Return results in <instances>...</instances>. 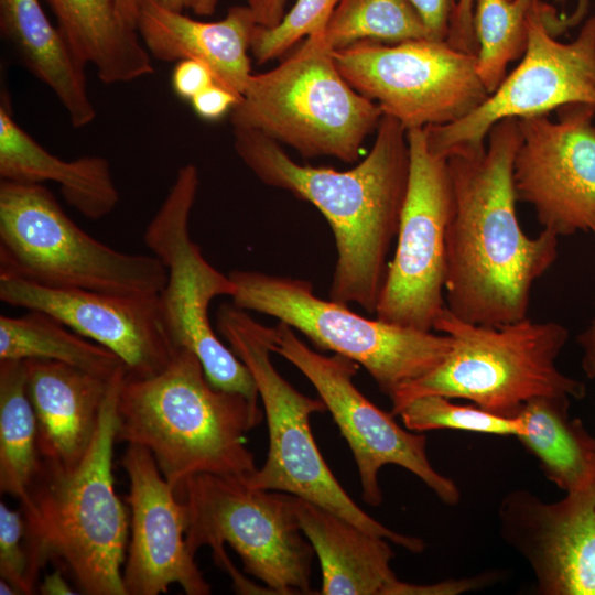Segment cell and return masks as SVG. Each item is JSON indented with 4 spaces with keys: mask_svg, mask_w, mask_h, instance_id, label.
Returning <instances> with one entry per match:
<instances>
[{
    "mask_svg": "<svg viewBox=\"0 0 595 595\" xmlns=\"http://www.w3.org/2000/svg\"><path fill=\"white\" fill-rule=\"evenodd\" d=\"M519 120L491 127L486 145L450 155L453 207L446 230V309L478 325L528 317L533 284L555 262L559 237L524 234L513 186Z\"/></svg>",
    "mask_w": 595,
    "mask_h": 595,
    "instance_id": "obj_1",
    "label": "cell"
},
{
    "mask_svg": "<svg viewBox=\"0 0 595 595\" xmlns=\"http://www.w3.org/2000/svg\"><path fill=\"white\" fill-rule=\"evenodd\" d=\"M232 130L237 155L263 184L311 203L328 221L337 249L329 300L375 313L408 190L410 153L403 126L382 116L370 151L347 171L299 164L264 134Z\"/></svg>",
    "mask_w": 595,
    "mask_h": 595,
    "instance_id": "obj_2",
    "label": "cell"
},
{
    "mask_svg": "<svg viewBox=\"0 0 595 595\" xmlns=\"http://www.w3.org/2000/svg\"><path fill=\"white\" fill-rule=\"evenodd\" d=\"M125 375L122 367L110 379L97 430L82 459L67 467L40 457L20 500L33 594L41 570L51 561L80 594L127 595L121 566L128 519L112 475L117 401Z\"/></svg>",
    "mask_w": 595,
    "mask_h": 595,
    "instance_id": "obj_3",
    "label": "cell"
},
{
    "mask_svg": "<svg viewBox=\"0 0 595 595\" xmlns=\"http://www.w3.org/2000/svg\"><path fill=\"white\" fill-rule=\"evenodd\" d=\"M263 415L258 402L214 387L198 357L178 348L151 377L125 375L117 441L149 450L174 490L198 474L246 480L257 470L246 434Z\"/></svg>",
    "mask_w": 595,
    "mask_h": 595,
    "instance_id": "obj_4",
    "label": "cell"
},
{
    "mask_svg": "<svg viewBox=\"0 0 595 595\" xmlns=\"http://www.w3.org/2000/svg\"><path fill=\"white\" fill-rule=\"evenodd\" d=\"M434 331L448 335L452 348L433 370L390 397L394 415L410 401L432 394L465 399L509 418L534 398L585 397V385L556 367L569 338V331L558 322L526 317L486 326L465 322L445 309Z\"/></svg>",
    "mask_w": 595,
    "mask_h": 595,
    "instance_id": "obj_5",
    "label": "cell"
},
{
    "mask_svg": "<svg viewBox=\"0 0 595 595\" xmlns=\"http://www.w3.org/2000/svg\"><path fill=\"white\" fill-rule=\"evenodd\" d=\"M333 51L323 33L314 34L274 68L251 74L230 111L232 128L260 132L303 158L357 161L383 113L343 77Z\"/></svg>",
    "mask_w": 595,
    "mask_h": 595,
    "instance_id": "obj_6",
    "label": "cell"
},
{
    "mask_svg": "<svg viewBox=\"0 0 595 595\" xmlns=\"http://www.w3.org/2000/svg\"><path fill=\"white\" fill-rule=\"evenodd\" d=\"M217 329L250 371L269 433V450L261 468L245 482L255 488L280 490L314 502L363 530L420 553L422 539L396 532L365 512L349 497L324 461L314 440L310 418L326 410L323 401L296 390L273 366L270 354L273 327L266 326L234 304L217 312Z\"/></svg>",
    "mask_w": 595,
    "mask_h": 595,
    "instance_id": "obj_7",
    "label": "cell"
},
{
    "mask_svg": "<svg viewBox=\"0 0 595 595\" xmlns=\"http://www.w3.org/2000/svg\"><path fill=\"white\" fill-rule=\"evenodd\" d=\"M0 275L120 295H159L167 280L152 253L122 252L84 231L43 184L4 180Z\"/></svg>",
    "mask_w": 595,
    "mask_h": 595,
    "instance_id": "obj_8",
    "label": "cell"
},
{
    "mask_svg": "<svg viewBox=\"0 0 595 595\" xmlns=\"http://www.w3.org/2000/svg\"><path fill=\"white\" fill-rule=\"evenodd\" d=\"M174 491L185 508L186 542L194 555L208 545L216 564L235 578L240 573L225 553L226 543L270 594L315 593L314 550L299 522L296 496L214 474L192 476Z\"/></svg>",
    "mask_w": 595,
    "mask_h": 595,
    "instance_id": "obj_9",
    "label": "cell"
},
{
    "mask_svg": "<svg viewBox=\"0 0 595 595\" xmlns=\"http://www.w3.org/2000/svg\"><path fill=\"white\" fill-rule=\"evenodd\" d=\"M232 304L262 313L305 335L316 347L363 366L389 398L439 366L452 338L364 317L347 304L323 300L310 282L252 270H232Z\"/></svg>",
    "mask_w": 595,
    "mask_h": 595,
    "instance_id": "obj_10",
    "label": "cell"
},
{
    "mask_svg": "<svg viewBox=\"0 0 595 595\" xmlns=\"http://www.w3.org/2000/svg\"><path fill=\"white\" fill-rule=\"evenodd\" d=\"M199 186L194 164L182 165L161 206L143 234L147 248L167 271L160 302L175 348H186L201 360L216 388L258 402V389L246 365L213 329L208 310L220 295L232 296L236 285L214 268L190 234L191 213Z\"/></svg>",
    "mask_w": 595,
    "mask_h": 595,
    "instance_id": "obj_11",
    "label": "cell"
},
{
    "mask_svg": "<svg viewBox=\"0 0 595 595\" xmlns=\"http://www.w3.org/2000/svg\"><path fill=\"white\" fill-rule=\"evenodd\" d=\"M333 55L348 84L407 131L457 121L489 96L476 55L445 41L364 40Z\"/></svg>",
    "mask_w": 595,
    "mask_h": 595,
    "instance_id": "obj_12",
    "label": "cell"
},
{
    "mask_svg": "<svg viewBox=\"0 0 595 595\" xmlns=\"http://www.w3.org/2000/svg\"><path fill=\"white\" fill-rule=\"evenodd\" d=\"M552 7L538 0L529 14L528 44L519 65L462 119L423 128L430 150L447 159L486 145L489 130L506 118H529L574 104H595V17L569 43L549 31Z\"/></svg>",
    "mask_w": 595,
    "mask_h": 595,
    "instance_id": "obj_13",
    "label": "cell"
},
{
    "mask_svg": "<svg viewBox=\"0 0 595 595\" xmlns=\"http://www.w3.org/2000/svg\"><path fill=\"white\" fill-rule=\"evenodd\" d=\"M272 351L294 365L316 389L349 445L363 498L368 505L382 502L378 475L387 464L414 474L442 502L458 504L457 485L436 472L429 461L425 435L400 426L394 414L379 409L354 385L359 368L357 363L337 354L325 356L311 349L283 322L273 327Z\"/></svg>",
    "mask_w": 595,
    "mask_h": 595,
    "instance_id": "obj_14",
    "label": "cell"
},
{
    "mask_svg": "<svg viewBox=\"0 0 595 595\" xmlns=\"http://www.w3.org/2000/svg\"><path fill=\"white\" fill-rule=\"evenodd\" d=\"M410 170L394 257L376 309L380 321L434 331L446 309V230L453 193L445 158L434 154L424 129L407 131Z\"/></svg>",
    "mask_w": 595,
    "mask_h": 595,
    "instance_id": "obj_15",
    "label": "cell"
},
{
    "mask_svg": "<svg viewBox=\"0 0 595 595\" xmlns=\"http://www.w3.org/2000/svg\"><path fill=\"white\" fill-rule=\"evenodd\" d=\"M519 120L513 160L517 199L529 204L542 229L558 237H595V104L574 102Z\"/></svg>",
    "mask_w": 595,
    "mask_h": 595,
    "instance_id": "obj_16",
    "label": "cell"
},
{
    "mask_svg": "<svg viewBox=\"0 0 595 595\" xmlns=\"http://www.w3.org/2000/svg\"><path fill=\"white\" fill-rule=\"evenodd\" d=\"M159 295L53 288L0 275L3 303L50 314L117 355L131 378L158 374L178 349L166 328Z\"/></svg>",
    "mask_w": 595,
    "mask_h": 595,
    "instance_id": "obj_17",
    "label": "cell"
},
{
    "mask_svg": "<svg viewBox=\"0 0 595 595\" xmlns=\"http://www.w3.org/2000/svg\"><path fill=\"white\" fill-rule=\"evenodd\" d=\"M121 465L129 478L131 510V539L122 571L127 595H158L171 584L187 595L210 594L186 542L184 505L150 451L128 444Z\"/></svg>",
    "mask_w": 595,
    "mask_h": 595,
    "instance_id": "obj_18",
    "label": "cell"
},
{
    "mask_svg": "<svg viewBox=\"0 0 595 595\" xmlns=\"http://www.w3.org/2000/svg\"><path fill=\"white\" fill-rule=\"evenodd\" d=\"M502 539L530 565L542 595H595V507L547 502L518 489L498 510Z\"/></svg>",
    "mask_w": 595,
    "mask_h": 595,
    "instance_id": "obj_19",
    "label": "cell"
},
{
    "mask_svg": "<svg viewBox=\"0 0 595 595\" xmlns=\"http://www.w3.org/2000/svg\"><path fill=\"white\" fill-rule=\"evenodd\" d=\"M301 529L317 555L323 595H453L455 581L418 585L400 581L391 570L394 554L387 539L374 536L340 516L296 497Z\"/></svg>",
    "mask_w": 595,
    "mask_h": 595,
    "instance_id": "obj_20",
    "label": "cell"
},
{
    "mask_svg": "<svg viewBox=\"0 0 595 595\" xmlns=\"http://www.w3.org/2000/svg\"><path fill=\"white\" fill-rule=\"evenodd\" d=\"M257 22L248 6H236L215 22H204L145 0L137 31L151 56L163 62L195 60L217 84L239 97L251 76L248 52Z\"/></svg>",
    "mask_w": 595,
    "mask_h": 595,
    "instance_id": "obj_21",
    "label": "cell"
},
{
    "mask_svg": "<svg viewBox=\"0 0 595 595\" xmlns=\"http://www.w3.org/2000/svg\"><path fill=\"white\" fill-rule=\"evenodd\" d=\"M23 363L40 457L72 467L91 443L112 377L104 379L54 360Z\"/></svg>",
    "mask_w": 595,
    "mask_h": 595,
    "instance_id": "obj_22",
    "label": "cell"
},
{
    "mask_svg": "<svg viewBox=\"0 0 595 595\" xmlns=\"http://www.w3.org/2000/svg\"><path fill=\"white\" fill-rule=\"evenodd\" d=\"M0 177L26 184L54 182L65 202L91 220L112 213L120 199L107 159L85 155L64 161L52 154L17 123L7 99L0 105Z\"/></svg>",
    "mask_w": 595,
    "mask_h": 595,
    "instance_id": "obj_23",
    "label": "cell"
},
{
    "mask_svg": "<svg viewBox=\"0 0 595 595\" xmlns=\"http://www.w3.org/2000/svg\"><path fill=\"white\" fill-rule=\"evenodd\" d=\"M0 29L24 67L57 97L74 128L96 118L86 64L54 26L40 0H0Z\"/></svg>",
    "mask_w": 595,
    "mask_h": 595,
    "instance_id": "obj_24",
    "label": "cell"
},
{
    "mask_svg": "<svg viewBox=\"0 0 595 595\" xmlns=\"http://www.w3.org/2000/svg\"><path fill=\"white\" fill-rule=\"evenodd\" d=\"M569 397H539L517 414V436L540 463L545 477L575 502L595 507V437L580 419L569 415Z\"/></svg>",
    "mask_w": 595,
    "mask_h": 595,
    "instance_id": "obj_25",
    "label": "cell"
},
{
    "mask_svg": "<svg viewBox=\"0 0 595 595\" xmlns=\"http://www.w3.org/2000/svg\"><path fill=\"white\" fill-rule=\"evenodd\" d=\"M76 55L105 84L129 83L153 73L151 55L115 0H46Z\"/></svg>",
    "mask_w": 595,
    "mask_h": 595,
    "instance_id": "obj_26",
    "label": "cell"
},
{
    "mask_svg": "<svg viewBox=\"0 0 595 595\" xmlns=\"http://www.w3.org/2000/svg\"><path fill=\"white\" fill-rule=\"evenodd\" d=\"M45 359L110 379L122 361L109 349L75 333L47 313L0 316V360Z\"/></svg>",
    "mask_w": 595,
    "mask_h": 595,
    "instance_id": "obj_27",
    "label": "cell"
},
{
    "mask_svg": "<svg viewBox=\"0 0 595 595\" xmlns=\"http://www.w3.org/2000/svg\"><path fill=\"white\" fill-rule=\"evenodd\" d=\"M36 416L28 393L23 360H0V489L25 497L37 468Z\"/></svg>",
    "mask_w": 595,
    "mask_h": 595,
    "instance_id": "obj_28",
    "label": "cell"
},
{
    "mask_svg": "<svg viewBox=\"0 0 595 595\" xmlns=\"http://www.w3.org/2000/svg\"><path fill=\"white\" fill-rule=\"evenodd\" d=\"M537 1L474 0L476 72L489 94L506 77L509 63L524 54L529 14Z\"/></svg>",
    "mask_w": 595,
    "mask_h": 595,
    "instance_id": "obj_29",
    "label": "cell"
},
{
    "mask_svg": "<svg viewBox=\"0 0 595 595\" xmlns=\"http://www.w3.org/2000/svg\"><path fill=\"white\" fill-rule=\"evenodd\" d=\"M323 37L332 50H339L364 40L425 39L428 32L408 0H338Z\"/></svg>",
    "mask_w": 595,
    "mask_h": 595,
    "instance_id": "obj_30",
    "label": "cell"
},
{
    "mask_svg": "<svg viewBox=\"0 0 595 595\" xmlns=\"http://www.w3.org/2000/svg\"><path fill=\"white\" fill-rule=\"evenodd\" d=\"M398 415L404 428L413 432L450 429L517 437L523 431L518 415L502 416L477 405H461L446 397L434 394L410 401Z\"/></svg>",
    "mask_w": 595,
    "mask_h": 595,
    "instance_id": "obj_31",
    "label": "cell"
},
{
    "mask_svg": "<svg viewBox=\"0 0 595 595\" xmlns=\"http://www.w3.org/2000/svg\"><path fill=\"white\" fill-rule=\"evenodd\" d=\"M338 0H296L272 28L255 29L250 51L258 63L272 61L302 39L323 33Z\"/></svg>",
    "mask_w": 595,
    "mask_h": 595,
    "instance_id": "obj_32",
    "label": "cell"
},
{
    "mask_svg": "<svg viewBox=\"0 0 595 595\" xmlns=\"http://www.w3.org/2000/svg\"><path fill=\"white\" fill-rule=\"evenodd\" d=\"M29 560L24 543V519L21 510L0 502V575L20 594H33L28 582Z\"/></svg>",
    "mask_w": 595,
    "mask_h": 595,
    "instance_id": "obj_33",
    "label": "cell"
},
{
    "mask_svg": "<svg viewBox=\"0 0 595 595\" xmlns=\"http://www.w3.org/2000/svg\"><path fill=\"white\" fill-rule=\"evenodd\" d=\"M214 83L216 80L212 71L195 60L178 61L171 77L173 91L180 98L188 101Z\"/></svg>",
    "mask_w": 595,
    "mask_h": 595,
    "instance_id": "obj_34",
    "label": "cell"
},
{
    "mask_svg": "<svg viewBox=\"0 0 595 595\" xmlns=\"http://www.w3.org/2000/svg\"><path fill=\"white\" fill-rule=\"evenodd\" d=\"M421 18L428 37L446 41L451 22L459 0H408Z\"/></svg>",
    "mask_w": 595,
    "mask_h": 595,
    "instance_id": "obj_35",
    "label": "cell"
},
{
    "mask_svg": "<svg viewBox=\"0 0 595 595\" xmlns=\"http://www.w3.org/2000/svg\"><path fill=\"white\" fill-rule=\"evenodd\" d=\"M239 99L240 97L231 90L214 83L198 93L190 102L199 118L215 121L231 111Z\"/></svg>",
    "mask_w": 595,
    "mask_h": 595,
    "instance_id": "obj_36",
    "label": "cell"
},
{
    "mask_svg": "<svg viewBox=\"0 0 595 595\" xmlns=\"http://www.w3.org/2000/svg\"><path fill=\"white\" fill-rule=\"evenodd\" d=\"M473 15L474 0H459L445 42L456 50L476 55L478 46Z\"/></svg>",
    "mask_w": 595,
    "mask_h": 595,
    "instance_id": "obj_37",
    "label": "cell"
},
{
    "mask_svg": "<svg viewBox=\"0 0 595 595\" xmlns=\"http://www.w3.org/2000/svg\"><path fill=\"white\" fill-rule=\"evenodd\" d=\"M286 0H248V7L253 13L257 25L272 28L284 15Z\"/></svg>",
    "mask_w": 595,
    "mask_h": 595,
    "instance_id": "obj_38",
    "label": "cell"
},
{
    "mask_svg": "<svg viewBox=\"0 0 595 595\" xmlns=\"http://www.w3.org/2000/svg\"><path fill=\"white\" fill-rule=\"evenodd\" d=\"M577 343L583 351V370L588 378L595 379V314L588 326L578 334Z\"/></svg>",
    "mask_w": 595,
    "mask_h": 595,
    "instance_id": "obj_39",
    "label": "cell"
},
{
    "mask_svg": "<svg viewBox=\"0 0 595 595\" xmlns=\"http://www.w3.org/2000/svg\"><path fill=\"white\" fill-rule=\"evenodd\" d=\"M60 570L46 575L44 580L39 583L37 591L44 595H62V594H79L74 591L67 583Z\"/></svg>",
    "mask_w": 595,
    "mask_h": 595,
    "instance_id": "obj_40",
    "label": "cell"
},
{
    "mask_svg": "<svg viewBox=\"0 0 595 595\" xmlns=\"http://www.w3.org/2000/svg\"><path fill=\"white\" fill-rule=\"evenodd\" d=\"M123 20L137 29V21L145 0H115Z\"/></svg>",
    "mask_w": 595,
    "mask_h": 595,
    "instance_id": "obj_41",
    "label": "cell"
},
{
    "mask_svg": "<svg viewBox=\"0 0 595 595\" xmlns=\"http://www.w3.org/2000/svg\"><path fill=\"white\" fill-rule=\"evenodd\" d=\"M588 0H577V6L573 14L560 17V25L563 32L575 24H577L586 13Z\"/></svg>",
    "mask_w": 595,
    "mask_h": 595,
    "instance_id": "obj_42",
    "label": "cell"
},
{
    "mask_svg": "<svg viewBox=\"0 0 595 595\" xmlns=\"http://www.w3.org/2000/svg\"><path fill=\"white\" fill-rule=\"evenodd\" d=\"M219 0H192L190 8L198 15H210L216 10Z\"/></svg>",
    "mask_w": 595,
    "mask_h": 595,
    "instance_id": "obj_43",
    "label": "cell"
},
{
    "mask_svg": "<svg viewBox=\"0 0 595 595\" xmlns=\"http://www.w3.org/2000/svg\"><path fill=\"white\" fill-rule=\"evenodd\" d=\"M154 3H156L160 7H163L165 9L176 11V12H183L185 8H190L192 0H152Z\"/></svg>",
    "mask_w": 595,
    "mask_h": 595,
    "instance_id": "obj_44",
    "label": "cell"
},
{
    "mask_svg": "<svg viewBox=\"0 0 595 595\" xmlns=\"http://www.w3.org/2000/svg\"><path fill=\"white\" fill-rule=\"evenodd\" d=\"M0 594L1 595H17L20 593L11 583L1 578L0 580Z\"/></svg>",
    "mask_w": 595,
    "mask_h": 595,
    "instance_id": "obj_45",
    "label": "cell"
}]
</instances>
